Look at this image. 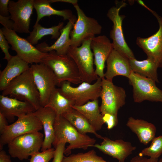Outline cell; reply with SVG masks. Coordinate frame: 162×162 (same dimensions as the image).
Listing matches in <instances>:
<instances>
[{
    "mask_svg": "<svg viewBox=\"0 0 162 162\" xmlns=\"http://www.w3.org/2000/svg\"><path fill=\"white\" fill-rule=\"evenodd\" d=\"M77 18L70 34V46L77 47L85 40L100 34L102 27L95 19L87 16L77 3L73 5Z\"/></svg>",
    "mask_w": 162,
    "mask_h": 162,
    "instance_id": "6",
    "label": "cell"
},
{
    "mask_svg": "<svg viewBox=\"0 0 162 162\" xmlns=\"http://www.w3.org/2000/svg\"><path fill=\"white\" fill-rule=\"evenodd\" d=\"M29 68V64L17 55L12 56L5 68L0 72V90H3L13 80Z\"/></svg>",
    "mask_w": 162,
    "mask_h": 162,
    "instance_id": "22",
    "label": "cell"
},
{
    "mask_svg": "<svg viewBox=\"0 0 162 162\" xmlns=\"http://www.w3.org/2000/svg\"><path fill=\"white\" fill-rule=\"evenodd\" d=\"M92 39L85 40L80 46H70L67 54L76 64L82 82L89 83L99 77L93 67L94 55L90 46Z\"/></svg>",
    "mask_w": 162,
    "mask_h": 162,
    "instance_id": "5",
    "label": "cell"
},
{
    "mask_svg": "<svg viewBox=\"0 0 162 162\" xmlns=\"http://www.w3.org/2000/svg\"><path fill=\"white\" fill-rule=\"evenodd\" d=\"M102 116L105 123L107 124L108 129H111L117 125L118 123V118L108 114H106Z\"/></svg>",
    "mask_w": 162,
    "mask_h": 162,
    "instance_id": "35",
    "label": "cell"
},
{
    "mask_svg": "<svg viewBox=\"0 0 162 162\" xmlns=\"http://www.w3.org/2000/svg\"><path fill=\"white\" fill-rule=\"evenodd\" d=\"M8 41L6 39L4 36L3 32L1 29H0V47L5 55L4 59L8 61L11 58L12 56L11 55L9 52V49L10 46L9 45Z\"/></svg>",
    "mask_w": 162,
    "mask_h": 162,
    "instance_id": "33",
    "label": "cell"
},
{
    "mask_svg": "<svg viewBox=\"0 0 162 162\" xmlns=\"http://www.w3.org/2000/svg\"><path fill=\"white\" fill-rule=\"evenodd\" d=\"M126 125L136 134L140 142L144 145L148 144L155 137L156 127L146 121L130 117Z\"/></svg>",
    "mask_w": 162,
    "mask_h": 162,
    "instance_id": "23",
    "label": "cell"
},
{
    "mask_svg": "<svg viewBox=\"0 0 162 162\" xmlns=\"http://www.w3.org/2000/svg\"><path fill=\"white\" fill-rule=\"evenodd\" d=\"M0 162H11L10 156L2 149L0 151Z\"/></svg>",
    "mask_w": 162,
    "mask_h": 162,
    "instance_id": "40",
    "label": "cell"
},
{
    "mask_svg": "<svg viewBox=\"0 0 162 162\" xmlns=\"http://www.w3.org/2000/svg\"><path fill=\"white\" fill-rule=\"evenodd\" d=\"M2 95L27 102L36 110L41 106L39 92L30 68L13 80L2 91Z\"/></svg>",
    "mask_w": 162,
    "mask_h": 162,
    "instance_id": "2",
    "label": "cell"
},
{
    "mask_svg": "<svg viewBox=\"0 0 162 162\" xmlns=\"http://www.w3.org/2000/svg\"><path fill=\"white\" fill-rule=\"evenodd\" d=\"M152 141L150 145L143 149L139 155L158 159L162 154V135L155 137Z\"/></svg>",
    "mask_w": 162,
    "mask_h": 162,
    "instance_id": "31",
    "label": "cell"
},
{
    "mask_svg": "<svg viewBox=\"0 0 162 162\" xmlns=\"http://www.w3.org/2000/svg\"><path fill=\"white\" fill-rule=\"evenodd\" d=\"M62 116L80 133L83 134L92 133L97 138L103 139V137L97 133L86 117L77 110L73 108L71 111Z\"/></svg>",
    "mask_w": 162,
    "mask_h": 162,
    "instance_id": "26",
    "label": "cell"
},
{
    "mask_svg": "<svg viewBox=\"0 0 162 162\" xmlns=\"http://www.w3.org/2000/svg\"><path fill=\"white\" fill-rule=\"evenodd\" d=\"M77 19L75 15L68 20L67 24L60 30V35L57 40L51 46L45 42L37 45L36 47L40 51L44 53L54 50L59 55L67 54L70 46V32Z\"/></svg>",
    "mask_w": 162,
    "mask_h": 162,
    "instance_id": "21",
    "label": "cell"
},
{
    "mask_svg": "<svg viewBox=\"0 0 162 162\" xmlns=\"http://www.w3.org/2000/svg\"><path fill=\"white\" fill-rule=\"evenodd\" d=\"M44 134L39 131L27 133L16 137L8 144V152L13 158L20 160L28 157L41 148Z\"/></svg>",
    "mask_w": 162,
    "mask_h": 162,
    "instance_id": "7",
    "label": "cell"
},
{
    "mask_svg": "<svg viewBox=\"0 0 162 162\" xmlns=\"http://www.w3.org/2000/svg\"><path fill=\"white\" fill-rule=\"evenodd\" d=\"M128 78L133 87L134 102L147 100L162 102V90L157 87L155 81L132 71Z\"/></svg>",
    "mask_w": 162,
    "mask_h": 162,
    "instance_id": "13",
    "label": "cell"
},
{
    "mask_svg": "<svg viewBox=\"0 0 162 162\" xmlns=\"http://www.w3.org/2000/svg\"><path fill=\"white\" fill-rule=\"evenodd\" d=\"M64 22H61L57 26L47 28L43 27L39 23L34 24L33 30L30 32L26 39L33 45L37 44L39 40L46 35H51L52 39H58L61 34L60 30L64 27Z\"/></svg>",
    "mask_w": 162,
    "mask_h": 162,
    "instance_id": "28",
    "label": "cell"
},
{
    "mask_svg": "<svg viewBox=\"0 0 162 162\" xmlns=\"http://www.w3.org/2000/svg\"><path fill=\"white\" fill-rule=\"evenodd\" d=\"M106 70L104 77L112 81L113 78L121 75L128 78L132 71L129 59L122 54L113 49L106 61Z\"/></svg>",
    "mask_w": 162,
    "mask_h": 162,
    "instance_id": "20",
    "label": "cell"
},
{
    "mask_svg": "<svg viewBox=\"0 0 162 162\" xmlns=\"http://www.w3.org/2000/svg\"><path fill=\"white\" fill-rule=\"evenodd\" d=\"M126 3L123 2L116 4L108 10V17L113 23L110 36L112 40L113 49L118 51L128 59L135 58L134 54L127 44L124 36L122 28V21L125 16L119 14L121 8L124 7Z\"/></svg>",
    "mask_w": 162,
    "mask_h": 162,
    "instance_id": "11",
    "label": "cell"
},
{
    "mask_svg": "<svg viewBox=\"0 0 162 162\" xmlns=\"http://www.w3.org/2000/svg\"><path fill=\"white\" fill-rule=\"evenodd\" d=\"M142 6L156 17L159 25V29L155 34L148 38L138 37L136 44L146 53L148 58L155 63L158 68H162V17L144 3Z\"/></svg>",
    "mask_w": 162,
    "mask_h": 162,
    "instance_id": "14",
    "label": "cell"
},
{
    "mask_svg": "<svg viewBox=\"0 0 162 162\" xmlns=\"http://www.w3.org/2000/svg\"><path fill=\"white\" fill-rule=\"evenodd\" d=\"M30 68L39 92L40 106L45 107L57 86L55 76L52 70L42 62L32 64Z\"/></svg>",
    "mask_w": 162,
    "mask_h": 162,
    "instance_id": "9",
    "label": "cell"
},
{
    "mask_svg": "<svg viewBox=\"0 0 162 162\" xmlns=\"http://www.w3.org/2000/svg\"><path fill=\"white\" fill-rule=\"evenodd\" d=\"M33 113L41 122L44 130V138L41 151L52 148L55 138L54 124L57 116L56 113L49 107L40 106Z\"/></svg>",
    "mask_w": 162,
    "mask_h": 162,
    "instance_id": "19",
    "label": "cell"
},
{
    "mask_svg": "<svg viewBox=\"0 0 162 162\" xmlns=\"http://www.w3.org/2000/svg\"><path fill=\"white\" fill-rule=\"evenodd\" d=\"M43 129L41 122L33 112L18 118L13 124L8 125L0 133V150L16 137L31 132L39 131Z\"/></svg>",
    "mask_w": 162,
    "mask_h": 162,
    "instance_id": "10",
    "label": "cell"
},
{
    "mask_svg": "<svg viewBox=\"0 0 162 162\" xmlns=\"http://www.w3.org/2000/svg\"><path fill=\"white\" fill-rule=\"evenodd\" d=\"M55 150L51 148L41 152L35 153L31 156L29 162H49L53 158Z\"/></svg>",
    "mask_w": 162,
    "mask_h": 162,
    "instance_id": "32",
    "label": "cell"
},
{
    "mask_svg": "<svg viewBox=\"0 0 162 162\" xmlns=\"http://www.w3.org/2000/svg\"><path fill=\"white\" fill-rule=\"evenodd\" d=\"M55 138L52 145L56 147L59 143L64 142L69 145L65 148L64 154L69 155L73 149H86L93 147L96 140L86 134L80 133L64 117L57 116L54 124Z\"/></svg>",
    "mask_w": 162,
    "mask_h": 162,
    "instance_id": "1",
    "label": "cell"
},
{
    "mask_svg": "<svg viewBox=\"0 0 162 162\" xmlns=\"http://www.w3.org/2000/svg\"><path fill=\"white\" fill-rule=\"evenodd\" d=\"M100 109L102 115L108 114L118 118V110L125 103L126 97L124 89L114 85L112 81L102 79Z\"/></svg>",
    "mask_w": 162,
    "mask_h": 162,
    "instance_id": "8",
    "label": "cell"
},
{
    "mask_svg": "<svg viewBox=\"0 0 162 162\" xmlns=\"http://www.w3.org/2000/svg\"><path fill=\"white\" fill-rule=\"evenodd\" d=\"M129 64L133 72L152 79L158 82L156 64L151 60L147 58L142 61H138L135 58L129 59Z\"/></svg>",
    "mask_w": 162,
    "mask_h": 162,
    "instance_id": "27",
    "label": "cell"
},
{
    "mask_svg": "<svg viewBox=\"0 0 162 162\" xmlns=\"http://www.w3.org/2000/svg\"><path fill=\"white\" fill-rule=\"evenodd\" d=\"M102 81L99 77L92 84L83 82L76 87L72 86L70 82L65 81L61 84L58 89L60 93L73 106H81L90 100L98 99L102 89Z\"/></svg>",
    "mask_w": 162,
    "mask_h": 162,
    "instance_id": "4",
    "label": "cell"
},
{
    "mask_svg": "<svg viewBox=\"0 0 162 162\" xmlns=\"http://www.w3.org/2000/svg\"><path fill=\"white\" fill-rule=\"evenodd\" d=\"M66 143L64 142H62L58 144L56 146L52 162H62L64 156V154L65 149Z\"/></svg>",
    "mask_w": 162,
    "mask_h": 162,
    "instance_id": "34",
    "label": "cell"
},
{
    "mask_svg": "<svg viewBox=\"0 0 162 162\" xmlns=\"http://www.w3.org/2000/svg\"><path fill=\"white\" fill-rule=\"evenodd\" d=\"M61 162H109L104 160L92 150L85 153H79L67 157L64 156Z\"/></svg>",
    "mask_w": 162,
    "mask_h": 162,
    "instance_id": "30",
    "label": "cell"
},
{
    "mask_svg": "<svg viewBox=\"0 0 162 162\" xmlns=\"http://www.w3.org/2000/svg\"><path fill=\"white\" fill-rule=\"evenodd\" d=\"M157 159L147 158L139 155H137L132 158L130 162H158Z\"/></svg>",
    "mask_w": 162,
    "mask_h": 162,
    "instance_id": "38",
    "label": "cell"
},
{
    "mask_svg": "<svg viewBox=\"0 0 162 162\" xmlns=\"http://www.w3.org/2000/svg\"><path fill=\"white\" fill-rule=\"evenodd\" d=\"M87 119L96 131L101 129L105 123L99 106L98 99L90 101L81 106H72Z\"/></svg>",
    "mask_w": 162,
    "mask_h": 162,
    "instance_id": "24",
    "label": "cell"
},
{
    "mask_svg": "<svg viewBox=\"0 0 162 162\" xmlns=\"http://www.w3.org/2000/svg\"><path fill=\"white\" fill-rule=\"evenodd\" d=\"M34 8V0H10L9 11L16 32L28 33L29 31L31 16Z\"/></svg>",
    "mask_w": 162,
    "mask_h": 162,
    "instance_id": "15",
    "label": "cell"
},
{
    "mask_svg": "<svg viewBox=\"0 0 162 162\" xmlns=\"http://www.w3.org/2000/svg\"><path fill=\"white\" fill-rule=\"evenodd\" d=\"M100 144H95V147L104 154L118 160L119 162H125L126 158L136 149L130 142L119 139L115 140L104 137Z\"/></svg>",
    "mask_w": 162,
    "mask_h": 162,
    "instance_id": "17",
    "label": "cell"
},
{
    "mask_svg": "<svg viewBox=\"0 0 162 162\" xmlns=\"http://www.w3.org/2000/svg\"><path fill=\"white\" fill-rule=\"evenodd\" d=\"M90 46L94 57L95 73L102 79L105 78L104 70L105 62L113 49L112 43L106 36L101 35L93 38Z\"/></svg>",
    "mask_w": 162,
    "mask_h": 162,
    "instance_id": "16",
    "label": "cell"
},
{
    "mask_svg": "<svg viewBox=\"0 0 162 162\" xmlns=\"http://www.w3.org/2000/svg\"><path fill=\"white\" fill-rule=\"evenodd\" d=\"M42 62L52 70L58 86L65 81L74 84L82 82L76 64L67 54L59 55L52 51L43 58Z\"/></svg>",
    "mask_w": 162,
    "mask_h": 162,
    "instance_id": "3",
    "label": "cell"
},
{
    "mask_svg": "<svg viewBox=\"0 0 162 162\" xmlns=\"http://www.w3.org/2000/svg\"><path fill=\"white\" fill-rule=\"evenodd\" d=\"M158 162H162V158L160 159Z\"/></svg>",
    "mask_w": 162,
    "mask_h": 162,
    "instance_id": "42",
    "label": "cell"
},
{
    "mask_svg": "<svg viewBox=\"0 0 162 162\" xmlns=\"http://www.w3.org/2000/svg\"><path fill=\"white\" fill-rule=\"evenodd\" d=\"M9 0H0V15L4 16H9L8 5Z\"/></svg>",
    "mask_w": 162,
    "mask_h": 162,
    "instance_id": "37",
    "label": "cell"
},
{
    "mask_svg": "<svg viewBox=\"0 0 162 162\" xmlns=\"http://www.w3.org/2000/svg\"><path fill=\"white\" fill-rule=\"evenodd\" d=\"M0 23L5 28L10 30L14 29V23L11 19L10 16H4L0 15Z\"/></svg>",
    "mask_w": 162,
    "mask_h": 162,
    "instance_id": "36",
    "label": "cell"
},
{
    "mask_svg": "<svg viewBox=\"0 0 162 162\" xmlns=\"http://www.w3.org/2000/svg\"><path fill=\"white\" fill-rule=\"evenodd\" d=\"M8 120L2 113H0V133H1L8 125Z\"/></svg>",
    "mask_w": 162,
    "mask_h": 162,
    "instance_id": "39",
    "label": "cell"
},
{
    "mask_svg": "<svg viewBox=\"0 0 162 162\" xmlns=\"http://www.w3.org/2000/svg\"><path fill=\"white\" fill-rule=\"evenodd\" d=\"M5 38L21 59L31 65L41 63L43 58L47 54L38 50L26 39L19 36L13 30L1 28Z\"/></svg>",
    "mask_w": 162,
    "mask_h": 162,
    "instance_id": "12",
    "label": "cell"
},
{
    "mask_svg": "<svg viewBox=\"0 0 162 162\" xmlns=\"http://www.w3.org/2000/svg\"><path fill=\"white\" fill-rule=\"evenodd\" d=\"M36 110L29 103L2 95H0V113L9 122L18 118L34 112Z\"/></svg>",
    "mask_w": 162,
    "mask_h": 162,
    "instance_id": "18",
    "label": "cell"
},
{
    "mask_svg": "<svg viewBox=\"0 0 162 162\" xmlns=\"http://www.w3.org/2000/svg\"><path fill=\"white\" fill-rule=\"evenodd\" d=\"M49 0H34V6L36 10L37 18L35 24L39 23L44 17L56 15L62 16L64 20L71 19L74 16L72 11L69 9L57 10L51 5Z\"/></svg>",
    "mask_w": 162,
    "mask_h": 162,
    "instance_id": "25",
    "label": "cell"
},
{
    "mask_svg": "<svg viewBox=\"0 0 162 162\" xmlns=\"http://www.w3.org/2000/svg\"><path fill=\"white\" fill-rule=\"evenodd\" d=\"M72 106L71 102L60 93L58 88H56L45 106L51 108L57 116H62L73 109Z\"/></svg>",
    "mask_w": 162,
    "mask_h": 162,
    "instance_id": "29",
    "label": "cell"
},
{
    "mask_svg": "<svg viewBox=\"0 0 162 162\" xmlns=\"http://www.w3.org/2000/svg\"><path fill=\"white\" fill-rule=\"evenodd\" d=\"M49 1L51 4L55 2H62L70 3L73 5L77 3L78 2L76 0H49Z\"/></svg>",
    "mask_w": 162,
    "mask_h": 162,
    "instance_id": "41",
    "label": "cell"
}]
</instances>
